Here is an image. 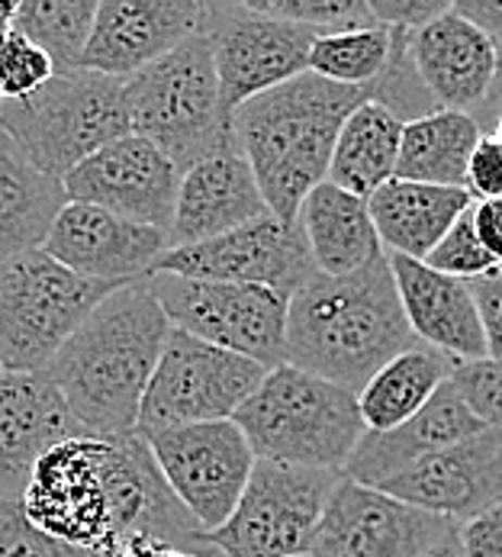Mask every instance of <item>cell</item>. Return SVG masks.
<instances>
[{"label": "cell", "instance_id": "7402d4cb", "mask_svg": "<svg viewBox=\"0 0 502 557\" xmlns=\"http://www.w3.org/2000/svg\"><path fill=\"white\" fill-rule=\"evenodd\" d=\"M267 213L271 210L254 184L249 161L242 159L239 149H223L180 174L167 226V248L226 236Z\"/></svg>", "mask_w": 502, "mask_h": 557}, {"label": "cell", "instance_id": "d4e9b609", "mask_svg": "<svg viewBox=\"0 0 502 557\" xmlns=\"http://www.w3.org/2000/svg\"><path fill=\"white\" fill-rule=\"evenodd\" d=\"M474 207V194L461 187H435L390 177L367 197V213L387 255L425 261V255Z\"/></svg>", "mask_w": 502, "mask_h": 557}, {"label": "cell", "instance_id": "ee69618b", "mask_svg": "<svg viewBox=\"0 0 502 557\" xmlns=\"http://www.w3.org/2000/svg\"><path fill=\"white\" fill-rule=\"evenodd\" d=\"M113 557H210L197 555V552H184V548H171L162 542H146V539H136V542H126Z\"/></svg>", "mask_w": 502, "mask_h": 557}, {"label": "cell", "instance_id": "836d02e7", "mask_svg": "<svg viewBox=\"0 0 502 557\" xmlns=\"http://www.w3.org/2000/svg\"><path fill=\"white\" fill-rule=\"evenodd\" d=\"M425 264L431 271L457 277V281H477V277H484V274H490L497 268V258L484 248V242L474 230V207L464 210L457 216V223L425 255Z\"/></svg>", "mask_w": 502, "mask_h": 557}, {"label": "cell", "instance_id": "c3c4849f", "mask_svg": "<svg viewBox=\"0 0 502 557\" xmlns=\"http://www.w3.org/2000/svg\"><path fill=\"white\" fill-rule=\"evenodd\" d=\"M487 133H493V136H500L502 139V113L493 116V123H490V129H487Z\"/></svg>", "mask_w": 502, "mask_h": 557}, {"label": "cell", "instance_id": "f35d334b", "mask_svg": "<svg viewBox=\"0 0 502 557\" xmlns=\"http://www.w3.org/2000/svg\"><path fill=\"white\" fill-rule=\"evenodd\" d=\"M467 190L474 200H500L502 197V139L484 133L470 164H467Z\"/></svg>", "mask_w": 502, "mask_h": 557}, {"label": "cell", "instance_id": "74e56055", "mask_svg": "<svg viewBox=\"0 0 502 557\" xmlns=\"http://www.w3.org/2000/svg\"><path fill=\"white\" fill-rule=\"evenodd\" d=\"M448 7L451 0H367L374 23L387 29H403V33H416L422 26H428Z\"/></svg>", "mask_w": 502, "mask_h": 557}, {"label": "cell", "instance_id": "e0dca14e", "mask_svg": "<svg viewBox=\"0 0 502 557\" xmlns=\"http://www.w3.org/2000/svg\"><path fill=\"white\" fill-rule=\"evenodd\" d=\"M413 509L467 525L502 499V432L484 429L374 486Z\"/></svg>", "mask_w": 502, "mask_h": 557}, {"label": "cell", "instance_id": "9a60e30c", "mask_svg": "<svg viewBox=\"0 0 502 557\" xmlns=\"http://www.w3.org/2000/svg\"><path fill=\"white\" fill-rule=\"evenodd\" d=\"M461 525L341 478L319 519L313 557H422Z\"/></svg>", "mask_w": 502, "mask_h": 557}, {"label": "cell", "instance_id": "484cf974", "mask_svg": "<svg viewBox=\"0 0 502 557\" xmlns=\"http://www.w3.org/2000/svg\"><path fill=\"white\" fill-rule=\"evenodd\" d=\"M313 268L326 277H348L367 268L384 245L367 213V200L335 187L332 181L316 184L297 213Z\"/></svg>", "mask_w": 502, "mask_h": 557}, {"label": "cell", "instance_id": "60d3db41", "mask_svg": "<svg viewBox=\"0 0 502 557\" xmlns=\"http://www.w3.org/2000/svg\"><path fill=\"white\" fill-rule=\"evenodd\" d=\"M461 555L464 557H502V499L461 525Z\"/></svg>", "mask_w": 502, "mask_h": 557}, {"label": "cell", "instance_id": "4fadbf2b", "mask_svg": "<svg viewBox=\"0 0 502 557\" xmlns=\"http://www.w3.org/2000/svg\"><path fill=\"white\" fill-rule=\"evenodd\" d=\"M167 490L200 525L216 532L236 509L251 478L254 455L233 419L197 422L142 435Z\"/></svg>", "mask_w": 502, "mask_h": 557}, {"label": "cell", "instance_id": "ba28073f", "mask_svg": "<svg viewBox=\"0 0 502 557\" xmlns=\"http://www.w3.org/2000/svg\"><path fill=\"white\" fill-rule=\"evenodd\" d=\"M341 471L254 461L233 516L206 535L216 557L310 555Z\"/></svg>", "mask_w": 502, "mask_h": 557}, {"label": "cell", "instance_id": "1f68e13d", "mask_svg": "<svg viewBox=\"0 0 502 557\" xmlns=\"http://www.w3.org/2000/svg\"><path fill=\"white\" fill-rule=\"evenodd\" d=\"M390 55H393V29L374 23V26L316 36L310 46L306 72L341 87L367 90L390 65Z\"/></svg>", "mask_w": 502, "mask_h": 557}, {"label": "cell", "instance_id": "f907efd6", "mask_svg": "<svg viewBox=\"0 0 502 557\" xmlns=\"http://www.w3.org/2000/svg\"><path fill=\"white\" fill-rule=\"evenodd\" d=\"M0 107H3V100H0Z\"/></svg>", "mask_w": 502, "mask_h": 557}, {"label": "cell", "instance_id": "6da1fadb", "mask_svg": "<svg viewBox=\"0 0 502 557\" xmlns=\"http://www.w3.org/2000/svg\"><path fill=\"white\" fill-rule=\"evenodd\" d=\"M171 332L149 277L106 294L49 361L46 377L87 435H133Z\"/></svg>", "mask_w": 502, "mask_h": 557}, {"label": "cell", "instance_id": "7bdbcfd3", "mask_svg": "<svg viewBox=\"0 0 502 557\" xmlns=\"http://www.w3.org/2000/svg\"><path fill=\"white\" fill-rule=\"evenodd\" d=\"M474 230L484 248L497 258V264H502V197L474 203Z\"/></svg>", "mask_w": 502, "mask_h": 557}, {"label": "cell", "instance_id": "cb8c5ba5", "mask_svg": "<svg viewBox=\"0 0 502 557\" xmlns=\"http://www.w3.org/2000/svg\"><path fill=\"white\" fill-rule=\"evenodd\" d=\"M487 425L470 412V406L451 387V381L418 409L413 419L390 432H364L354 445L341 478L361 486H380L387 478L413 468L416 461L451 448L464 438L480 435Z\"/></svg>", "mask_w": 502, "mask_h": 557}, {"label": "cell", "instance_id": "4316f807", "mask_svg": "<svg viewBox=\"0 0 502 557\" xmlns=\"http://www.w3.org/2000/svg\"><path fill=\"white\" fill-rule=\"evenodd\" d=\"M65 203L62 181L42 174L0 129V258L42 248Z\"/></svg>", "mask_w": 502, "mask_h": 557}, {"label": "cell", "instance_id": "ac0fdd59", "mask_svg": "<svg viewBox=\"0 0 502 557\" xmlns=\"http://www.w3.org/2000/svg\"><path fill=\"white\" fill-rule=\"evenodd\" d=\"M200 0H100L84 46V72L129 81L203 29Z\"/></svg>", "mask_w": 502, "mask_h": 557}, {"label": "cell", "instance_id": "5bb4252c", "mask_svg": "<svg viewBox=\"0 0 502 557\" xmlns=\"http://www.w3.org/2000/svg\"><path fill=\"white\" fill-rule=\"evenodd\" d=\"M152 274L219 284H258L293 297L316 274V268L300 223H280L267 213L226 236L167 248L152 264L149 277Z\"/></svg>", "mask_w": 502, "mask_h": 557}, {"label": "cell", "instance_id": "bcb514c9", "mask_svg": "<svg viewBox=\"0 0 502 557\" xmlns=\"http://www.w3.org/2000/svg\"><path fill=\"white\" fill-rule=\"evenodd\" d=\"M422 557H464L461 555V539H457V535H451V539H444L441 545H435L431 552H425Z\"/></svg>", "mask_w": 502, "mask_h": 557}, {"label": "cell", "instance_id": "d590c367", "mask_svg": "<svg viewBox=\"0 0 502 557\" xmlns=\"http://www.w3.org/2000/svg\"><path fill=\"white\" fill-rule=\"evenodd\" d=\"M451 387L470 412L493 432H502V361H461L451 368Z\"/></svg>", "mask_w": 502, "mask_h": 557}, {"label": "cell", "instance_id": "9c48e42d", "mask_svg": "<svg viewBox=\"0 0 502 557\" xmlns=\"http://www.w3.org/2000/svg\"><path fill=\"white\" fill-rule=\"evenodd\" d=\"M149 284L171 329L242 355L267 371L284 364L290 307L287 294L258 284L190 281L174 274H152Z\"/></svg>", "mask_w": 502, "mask_h": 557}, {"label": "cell", "instance_id": "2e32d148", "mask_svg": "<svg viewBox=\"0 0 502 557\" xmlns=\"http://www.w3.org/2000/svg\"><path fill=\"white\" fill-rule=\"evenodd\" d=\"M180 171L165 152L139 136H123L81 161L65 181L72 203H90L139 226L162 230L167 236Z\"/></svg>", "mask_w": 502, "mask_h": 557}, {"label": "cell", "instance_id": "7c38bea8", "mask_svg": "<svg viewBox=\"0 0 502 557\" xmlns=\"http://www.w3.org/2000/svg\"><path fill=\"white\" fill-rule=\"evenodd\" d=\"M219 81V107L233 113L251 97L306 72L310 46L319 33L254 13L249 3H206L203 29Z\"/></svg>", "mask_w": 502, "mask_h": 557}, {"label": "cell", "instance_id": "e575fe53", "mask_svg": "<svg viewBox=\"0 0 502 557\" xmlns=\"http://www.w3.org/2000/svg\"><path fill=\"white\" fill-rule=\"evenodd\" d=\"M55 75V65L49 55L33 46L20 29H10L0 36V100H23L33 97L39 87H46Z\"/></svg>", "mask_w": 502, "mask_h": 557}, {"label": "cell", "instance_id": "4dcf8cb0", "mask_svg": "<svg viewBox=\"0 0 502 557\" xmlns=\"http://www.w3.org/2000/svg\"><path fill=\"white\" fill-rule=\"evenodd\" d=\"M93 16L97 0H20L13 29L39 46L55 65V75H62L78 72Z\"/></svg>", "mask_w": 502, "mask_h": 557}, {"label": "cell", "instance_id": "ab89813d", "mask_svg": "<svg viewBox=\"0 0 502 557\" xmlns=\"http://www.w3.org/2000/svg\"><path fill=\"white\" fill-rule=\"evenodd\" d=\"M470 290L477 297V310H480V322H484L487 358L502 361V264H497L490 274L470 281Z\"/></svg>", "mask_w": 502, "mask_h": 557}, {"label": "cell", "instance_id": "d6986e66", "mask_svg": "<svg viewBox=\"0 0 502 557\" xmlns=\"http://www.w3.org/2000/svg\"><path fill=\"white\" fill-rule=\"evenodd\" d=\"M42 251L84 281L129 284L149 277L152 264L167 251V236L100 207L68 200L42 242Z\"/></svg>", "mask_w": 502, "mask_h": 557}, {"label": "cell", "instance_id": "8fae6325", "mask_svg": "<svg viewBox=\"0 0 502 557\" xmlns=\"http://www.w3.org/2000/svg\"><path fill=\"white\" fill-rule=\"evenodd\" d=\"M103 465L106 438L97 435L68 438L42 455L20 496L29 525L68 548L100 557L116 555Z\"/></svg>", "mask_w": 502, "mask_h": 557}, {"label": "cell", "instance_id": "ffe728a7", "mask_svg": "<svg viewBox=\"0 0 502 557\" xmlns=\"http://www.w3.org/2000/svg\"><path fill=\"white\" fill-rule=\"evenodd\" d=\"M410 59L435 110L477 116L487 107L500 49L454 7L410 33Z\"/></svg>", "mask_w": 502, "mask_h": 557}, {"label": "cell", "instance_id": "f6af8a7d", "mask_svg": "<svg viewBox=\"0 0 502 557\" xmlns=\"http://www.w3.org/2000/svg\"><path fill=\"white\" fill-rule=\"evenodd\" d=\"M497 113H502V46H500V69H497V81H493L490 100H487V107H484V110H480V113H477L474 120H477V123H480V129L487 133Z\"/></svg>", "mask_w": 502, "mask_h": 557}, {"label": "cell", "instance_id": "5b68a950", "mask_svg": "<svg viewBox=\"0 0 502 557\" xmlns=\"http://www.w3.org/2000/svg\"><path fill=\"white\" fill-rule=\"evenodd\" d=\"M123 100L129 133L165 152L180 174L223 149H236L203 33L184 39L165 59L123 81Z\"/></svg>", "mask_w": 502, "mask_h": 557}, {"label": "cell", "instance_id": "f546056e", "mask_svg": "<svg viewBox=\"0 0 502 557\" xmlns=\"http://www.w3.org/2000/svg\"><path fill=\"white\" fill-rule=\"evenodd\" d=\"M454 361L428 345H413L410 351L387 361L357 394V412L364 432H390L413 419L418 409L451 381Z\"/></svg>", "mask_w": 502, "mask_h": 557}, {"label": "cell", "instance_id": "603a6c76", "mask_svg": "<svg viewBox=\"0 0 502 557\" xmlns=\"http://www.w3.org/2000/svg\"><path fill=\"white\" fill-rule=\"evenodd\" d=\"M387 261L400 294V307L418 342L441 351L454 364L484 361L487 338L470 281L438 274L425 261L403 255H387Z\"/></svg>", "mask_w": 502, "mask_h": 557}, {"label": "cell", "instance_id": "7dc6e473", "mask_svg": "<svg viewBox=\"0 0 502 557\" xmlns=\"http://www.w3.org/2000/svg\"><path fill=\"white\" fill-rule=\"evenodd\" d=\"M16 7H20V0H0V36L13 29V20H16Z\"/></svg>", "mask_w": 502, "mask_h": 557}, {"label": "cell", "instance_id": "8992f818", "mask_svg": "<svg viewBox=\"0 0 502 557\" xmlns=\"http://www.w3.org/2000/svg\"><path fill=\"white\" fill-rule=\"evenodd\" d=\"M0 129L42 174L65 181L93 152L129 136L123 81L84 69L52 75L33 97L0 107Z\"/></svg>", "mask_w": 502, "mask_h": 557}, {"label": "cell", "instance_id": "30bf717a", "mask_svg": "<svg viewBox=\"0 0 502 557\" xmlns=\"http://www.w3.org/2000/svg\"><path fill=\"white\" fill-rule=\"evenodd\" d=\"M264 374L267 368L242 355L171 329L139 406L136 432L152 435L177 425L226 422L258 391Z\"/></svg>", "mask_w": 502, "mask_h": 557}, {"label": "cell", "instance_id": "83f0119b", "mask_svg": "<svg viewBox=\"0 0 502 557\" xmlns=\"http://www.w3.org/2000/svg\"><path fill=\"white\" fill-rule=\"evenodd\" d=\"M400 139H403V120H397L380 103L364 100L338 133L326 181L367 200L397 174Z\"/></svg>", "mask_w": 502, "mask_h": 557}, {"label": "cell", "instance_id": "52a82bcc", "mask_svg": "<svg viewBox=\"0 0 502 557\" xmlns=\"http://www.w3.org/2000/svg\"><path fill=\"white\" fill-rule=\"evenodd\" d=\"M123 284L84 281L42 248L0 258V371L39 374L90 310Z\"/></svg>", "mask_w": 502, "mask_h": 557}, {"label": "cell", "instance_id": "f1b7e54d", "mask_svg": "<svg viewBox=\"0 0 502 557\" xmlns=\"http://www.w3.org/2000/svg\"><path fill=\"white\" fill-rule=\"evenodd\" d=\"M480 136H484L480 123L467 113L435 110L413 123H403L400 159L393 177L467 190V164Z\"/></svg>", "mask_w": 502, "mask_h": 557}, {"label": "cell", "instance_id": "277c9868", "mask_svg": "<svg viewBox=\"0 0 502 557\" xmlns=\"http://www.w3.org/2000/svg\"><path fill=\"white\" fill-rule=\"evenodd\" d=\"M254 461L344 471L364 435L357 397L300 368L277 364L233 416Z\"/></svg>", "mask_w": 502, "mask_h": 557}, {"label": "cell", "instance_id": "8d00e7d4", "mask_svg": "<svg viewBox=\"0 0 502 557\" xmlns=\"http://www.w3.org/2000/svg\"><path fill=\"white\" fill-rule=\"evenodd\" d=\"M0 557H100L93 552L68 548L42 535L20 509V499H0Z\"/></svg>", "mask_w": 502, "mask_h": 557}, {"label": "cell", "instance_id": "d6a6232c", "mask_svg": "<svg viewBox=\"0 0 502 557\" xmlns=\"http://www.w3.org/2000/svg\"><path fill=\"white\" fill-rule=\"evenodd\" d=\"M246 3L261 16L306 26L319 36L357 29V26H374L367 0H246Z\"/></svg>", "mask_w": 502, "mask_h": 557}, {"label": "cell", "instance_id": "3957f363", "mask_svg": "<svg viewBox=\"0 0 502 557\" xmlns=\"http://www.w3.org/2000/svg\"><path fill=\"white\" fill-rule=\"evenodd\" d=\"M371 100L361 87H341L313 72L251 97L233 113V139L254 184L280 223H297L306 194L326 181L344 120Z\"/></svg>", "mask_w": 502, "mask_h": 557}, {"label": "cell", "instance_id": "44dd1931", "mask_svg": "<svg viewBox=\"0 0 502 557\" xmlns=\"http://www.w3.org/2000/svg\"><path fill=\"white\" fill-rule=\"evenodd\" d=\"M81 435V422L46 371H0V499H20L39 458Z\"/></svg>", "mask_w": 502, "mask_h": 557}, {"label": "cell", "instance_id": "681fc988", "mask_svg": "<svg viewBox=\"0 0 502 557\" xmlns=\"http://www.w3.org/2000/svg\"><path fill=\"white\" fill-rule=\"evenodd\" d=\"M297 557H313V555H297Z\"/></svg>", "mask_w": 502, "mask_h": 557}, {"label": "cell", "instance_id": "7a4b0ae2", "mask_svg": "<svg viewBox=\"0 0 502 557\" xmlns=\"http://www.w3.org/2000/svg\"><path fill=\"white\" fill-rule=\"evenodd\" d=\"M413 345L418 338L400 307L387 251L348 277L316 271L290 297L284 364L354 397L387 361Z\"/></svg>", "mask_w": 502, "mask_h": 557}, {"label": "cell", "instance_id": "b9f144b4", "mask_svg": "<svg viewBox=\"0 0 502 557\" xmlns=\"http://www.w3.org/2000/svg\"><path fill=\"white\" fill-rule=\"evenodd\" d=\"M464 20H470L484 36L493 39V46H502V0H457L451 3Z\"/></svg>", "mask_w": 502, "mask_h": 557}]
</instances>
